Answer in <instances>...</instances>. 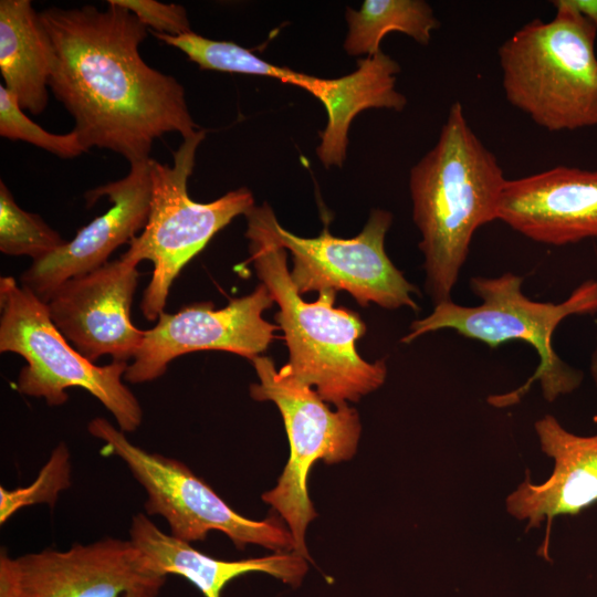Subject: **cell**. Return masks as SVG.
I'll use <instances>...</instances> for the list:
<instances>
[{
    "label": "cell",
    "mask_w": 597,
    "mask_h": 597,
    "mask_svg": "<svg viewBox=\"0 0 597 597\" xmlns=\"http://www.w3.org/2000/svg\"><path fill=\"white\" fill-rule=\"evenodd\" d=\"M498 220L548 245L597 239V170L556 166L507 179Z\"/></svg>",
    "instance_id": "cell-15"
},
{
    "label": "cell",
    "mask_w": 597,
    "mask_h": 597,
    "mask_svg": "<svg viewBox=\"0 0 597 597\" xmlns=\"http://www.w3.org/2000/svg\"><path fill=\"white\" fill-rule=\"evenodd\" d=\"M153 34L166 44L182 51L189 60L205 70L273 77L305 91L310 90L313 81L312 75L271 64L254 55L250 50L230 41L208 39L193 31L180 35H167L154 31Z\"/></svg>",
    "instance_id": "cell-21"
},
{
    "label": "cell",
    "mask_w": 597,
    "mask_h": 597,
    "mask_svg": "<svg viewBox=\"0 0 597 597\" xmlns=\"http://www.w3.org/2000/svg\"><path fill=\"white\" fill-rule=\"evenodd\" d=\"M534 430L542 452L554 462L553 471L541 483L527 472L505 499L507 513L525 522L526 530L577 515L597 503V433H573L549 413L535 421Z\"/></svg>",
    "instance_id": "cell-16"
},
{
    "label": "cell",
    "mask_w": 597,
    "mask_h": 597,
    "mask_svg": "<svg viewBox=\"0 0 597 597\" xmlns=\"http://www.w3.org/2000/svg\"><path fill=\"white\" fill-rule=\"evenodd\" d=\"M129 540L161 576L178 575L196 586L205 597H221L223 588L234 578L248 573L269 574L293 587L301 585L307 559L294 552L240 561H221L206 555L190 543L163 532L145 513L133 516Z\"/></svg>",
    "instance_id": "cell-17"
},
{
    "label": "cell",
    "mask_w": 597,
    "mask_h": 597,
    "mask_svg": "<svg viewBox=\"0 0 597 597\" xmlns=\"http://www.w3.org/2000/svg\"><path fill=\"white\" fill-rule=\"evenodd\" d=\"M552 4L577 12L597 30V0H554Z\"/></svg>",
    "instance_id": "cell-27"
},
{
    "label": "cell",
    "mask_w": 597,
    "mask_h": 597,
    "mask_svg": "<svg viewBox=\"0 0 597 597\" xmlns=\"http://www.w3.org/2000/svg\"><path fill=\"white\" fill-rule=\"evenodd\" d=\"M589 369H590L591 378L597 387V348L591 354Z\"/></svg>",
    "instance_id": "cell-29"
},
{
    "label": "cell",
    "mask_w": 597,
    "mask_h": 597,
    "mask_svg": "<svg viewBox=\"0 0 597 597\" xmlns=\"http://www.w3.org/2000/svg\"><path fill=\"white\" fill-rule=\"evenodd\" d=\"M0 135L11 140H22L53 155L67 159L87 151L77 134H53L28 117L19 102L3 84L0 85Z\"/></svg>",
    "instance_id": "cell-24"
},
{
    "label": "cell",
    "mask_w": 597,
    "mask_h": 597,
    "mask_svg": "<svg viewBox=\"0 0 597 597\" xmlns=\"http://www.w3.org/2000/svg\"><path fill=\"white\" fill-rule=\"evenodd\" d=\"M506 180L495 155L470 127L462 104L453 103L436 145L409 178L426 289L434 305L451 300L476 230L498 220Z\"/></svg>",
    "instance_id": "cell-2"
},
{
    "label": "cell",
    "mask_w": 597,
    "mask_h": 597,
    "mask_svg": "<svg viewBox=\"0 0 597 597\" xmlns=\"http://www.w3.org/2000/svg\"><path fill=\"white\" fill-rule=\"evenodd\" d=\"M107 3L105 10L85 4L39 12L54 49L49 88L87 150L108 149L134 164L149 159L163 135L187 138L198 129L184 86L139 53L147 27L114 0Z\"/></svg>",
    "instance_id": "cell-1"
},
{
    "label": "cell",
    "mask_w": 597,
    "mask_h": 597,
    "mask_svg": "<svg viewBox=\"0 0 597 597\" xmlns=\"http://www.w3.org/2000/svg\"><path fill=\"white\" fill-rule=\"evenodd\" d=\"M54 49L29 0L0 1V72L23 111L41 114L49 101Z\"/></svg>",
    "instance_id": "cell-19"
},
{
    "label": "cell",
    "mask_w": 597,
    "mask_h": 597,
    "mask_svg": "<svg viewBox=\"0 0 597 597\" xmlns=\"http://www.w3.org/2000/svg\"><path fill=\"white\" fill-rule=\"evenodd\" d=\"M206 132L198 129L184 138L172 155V165L149 158L151 177L150 209L146 226L128 244L122 259L138 265L153 263L151 279L140 302L148 321L164 312L170 286L182 268L239 214L254 207L247 188L201 203L188 195L187 184L195 166L196 151Z\"/></svg>",
    "instance_id": "cell-7"
},
{
    "label": "cell",
    "mask_w": 597,
    "mask_h": 597,
    "mask_svg": "<svg viewBox=\"0 0 597 597\" xmlns=\"http://www.w3.org/2000/svg\"><path fill=\"white\" fill-rule=\"evenodd\" d=\"M87 430L103 441L105 453L126 464L145 490V514L164 517L176 538L191 543L219 531L240 549L256 544L274 552H294V538L282 521L240 515L185 463L132 443L105 418L92 419Z\"/></svg>",
    "instance_id": "cell-9"
},
{
    "label": "cell",
    "mask_w": 597,
    "mask_h": 597,
    "mask_svg": "<svg viewBox=\"0 0 597 597\" xmlns=\"http://www.w3.org/2000/svg\"><path fill=\"white\" fill-rule=\"evenodd\" d=\"M14 564L18 597H124L142 587L161 588L166 580L130 540L116 537L45 548Z\"/></svg>",
    "instance_id": "cell-13"
},
{
    "label": "cell",
    "mask_w": 597,
    "mask_h": 597,
    "mask_svg": "<svg viewBox=\"0 0 597 597\" xmlns=\"http://www.w3.org/2000/svg\"><path fill=\"white\" fill-rule=\"evenodd\" d=\"M245 217L251 261L279 305L275 321L289 348L287 363L277 370L280 376L315 387L318 396L336 408L379 388L387 376L386 362L369 363L357 353L356 341L366 332L359 315L334 307V290L320 291L315 302H305L291 279L271 207L254 206Z\"/></svg>",
    "instance_id": "cell-3"
},
{
    "label": "cell",
    "mask_w": 597,
    "mask_h": 597,
    "mask_svg": "<svg viewBox=\"0 0 597 597\" xmlns=\"http://www.w3.org/2000/svg\"><path fill=\"white\" fill-rule=\"evenodd\" d=\"M0 352L27 360L17 380L19 392L54 407L67 401L66 389L78 387L113 415L122 431L138 429L143 409L123 383L126 362L97 366L86 359L55 327L46 304L11 276L0 279Z\"/></svg>",
    "instance_id": "cell-6"
},
{
    "label": "cell",
    "mask_w": 597,
    "mask_h": 597,
    "mask_svg": "<svg viewBox=\"0 0 597 597\" xmlns=\"http://www.w3.org/2000/svg\"><path fill=\"white\" fill-rule=\"evenodd\" d=\"M346 20L344 49L354 56L380 52L379 44L389 32H401L426 45L440 27L423 0H365L359 10L347 8Z\"/></svg>",
    "instance_id": "cell-20"
},
{
    "label": "cell",
    "mask_w": 597,
    "mask_h": 597,
    "mask_svg": "<svg viewBox=\"0 0 597 597\" xmlns=\"http://www.w3.org/2000/svg\"><path fill=\"white\" fill-rule=\"evenodd\" d=\"M392 216L374 209L359 234L352 239L332 235L325 228L316 238H302L275 223L280 244L293 256L291 279L302 295L312 291L344 290L362 306L417 311V287L394 265L385 251Z\"/></svg>",
    "instance_id": "cell-10"
},
{
    "label": "cell",
    "mask_w": 597,
    "mask_h": 597,
    "mask_svg": "<svg viewBox=\"0 0 597 597\" xmlns=\"http://www.w3.org/2000/svg\"><path fill=\"white\" fill-rule=\"evenodd\" d=\"M66 241L35 213L18 206L12 193L0 181V251L8 255H27L33 262L45 258Z\"/></svg>",
    "instance_id": "cell-22"
},
{
    "label": "cell",
    "mask_w": 597,
    "mask_h": 597,
    "mask_svg": "<svg viewBox=\"0 0 597 597\" xmlns=\"http://www.w3.org/2000/svg\"><path fill=\"white\" fill-rule=\"evenodd\" d=\"M522 284L523 277L511 272L495 277L473 276L470 289L481 304L465 306L452 300L439 303L429 315L411 323L401 342L410 343L423 334L444 328L490 348L509 342H525L537 353L535 371L522 386L490 396L488 402L495 408L516 405L534 383L540 384L544 399L553 402L576 390L583 381V373L566 364L555 352L553 334L569 316L597 313V281L586 280L559 303L534 301L523 293Z\"/></svg>",
    "instance_id": "cell-4"
},
{
    "label": "cell",
    "mask_w": 597,
    "mask_h": 597,
    "mask_svg": "<svg viewBox=\"0 0 597 597\" xmlns=\"http://www.w3.org/2000/svg\"><path fill=\"white\" fill-rule=\"evenodd\" d=\"M114 2L129 10L145 27L153 28L154 32L180 35L191 31L182 6L155 0H114Z\"/></svg>",
    "instance_id": "cell-25"
},
{
    "label": "cell",
    "mask_w": 597,
    "mask_h": 597,
    "mask_svg": "<svg viewBox=\"0 0 597 597\" xmlns=\"http://www.w3.org/2000/svg\"><path fill=\"white\" fill-rule=\"evenodd\" d=\"M71 485V455L64 442L59 443L41 468L36 479L27 486L0 488V524L19 510L46 504L54 506L62 491Z\"/></svg>",
    "instance_id": "cell-23"
},
{
    "label": "cell",
    "mask_w": 597,
    "mask_h": 597,
    "mask_svg": "<svg viewBox=\"0 0 597 597\" xmlns=\"http://www.w3.org/2000/svg\"><path fill=\"white\" fill-rule=\"evenodd\" d=\"M498 50L507 102L548 132L597 126V30L577 12L553 4Z\"/></svg>",
    "instance_id": "cell-5"
},
{
    "label": "cell",
    "mask_w": 597,
    "mask_h": 597,
    "mask_svg": "<svg viewBox=\"0 0 597 597\" xmlns=\"http://www.w3.org/2000/svg\"><path fill=\"white\" fill-rule=\"evenodd\" d=\"M260 383L250 386L254 400L273 401L284 421L290 457L276 485L262 494L287 525L294 553L312 562L305 535L316 512L308 496L307 480L315 462L328 464L353 458L360 437L356 409L348 405L332 410L311 387L280 376L266 356L251 359Z\"/></svg>",
    "instance_id": "cell-8"
},
{
    "label": "cell",
    "mask_w": 597,
    "mask_h": 597,
    "mask_svg": "<svg viewBox=\"0 0 597 597\" xmlns=\"http://www.w3.org/2000/svg\"><path fill=\"white\" fill-rule=\"evenodd\" d=\"M139 273L122 258L64 282L48 300L52 322L86 359L108 355L113 362L134 358L145 331L130 318Z\"/></svg>",
    "instance_id": "cell-12"
},
{
    "label": "cell",
    "mask_w": 597,
    "mask_h": 597,
    "mask_svg": "<svg viewBox=\"0 0 597 597\" xmlns=\"http://www.w3.org/2000/svg\"><path fill=\"white\" fill-rule=\"evenodd\" d=\"M160 587H142L129 591L124 597H159Z\"/></svg>",
    "instance_id": "cell-28"
},
{
    "label": "cell",
    "mask_w": 597,
    "mask_h": 597,
    "mask_svg": "<svg viewBox=\"0 0 597 597\" xmlns=\"http://www.w3.org/2000/svg\"><path fill=\"white\" fill-rule=\"evenodd\" d=\"M399 64L381 51L357 61V69L339 78L317 77L312 95L327 112L317 156L325 167H341L346 157L348 129L354 117L368 108L400 112L407 98L396 90Z\"/></svg>",
    "instance_id": "cell-18"
},
{
    "label": "cell",
    "mask_w": 597,
    "mask_h": 597,
    "mask_svg": "<svg viewBox=\"0 0 597 597\" xmlns=\"http://www.w3.org/2000/svg\"><path fill=\"white\" fill-rule=\"evenodd\" d=\"M273 303L268 287L260 284L249 295L233 298L220 310L206 302L172 314L163 312L157 324L145 331L124 380L153 381L165 374L171 360L198 350L230 352L250 360L260 356L280 328L262 316Z\"/></svg>",
    "instance_id": "cell-11"
},
{
    "label": "cell",
    "mask_w": 597,
    "mask_h": 597,
    "mask_svg": "<svg viewBox=\"0 0 597 597\" xmlns=\"http://www.w3.org/2000/svg\"><path fill=\"white\" fill-rule=\"evenodd\" d=\"M0 597H18L14 558L4 548L0 553Z\"/></svg>",
    "instance_id": "cell-26"
},
{
    "label": "cell",
    "mask_w": 597,
    "mask_h": 597,
    "mask_svg": "<svg viewBox=\"0 0 597 597\" xmlns=\"http://www.w3.org/2000/svg\"><path fill=\"white\" fill-rule=\"evenodd\" d=\"M106 196L112 206L81 228L76 235L21 275L22 286L44 303L67 280L92 272L129 243L146 226L151 199L149 159L130 164L128 174L85 193L87 206Z\"/></svg>",
    "instance_id": "cell-14"
}]
</instances>
